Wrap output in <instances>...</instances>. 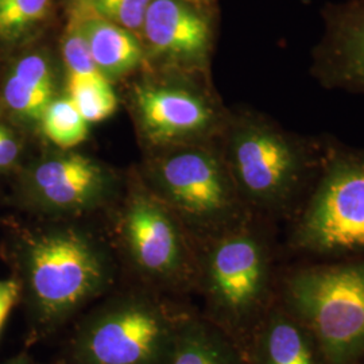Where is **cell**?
<instances>
[{"mask_svg": "<svg viewBox=\"0 0 364 364\" xmlns=\"http://www.w3.org/2000/svg\"><path fill=\"white\" fill-rule=\"evenodd\" d=\"M30 338H50L117 287L105 248L72 225L26 231L15 247Z\"/></svg>", "mask_w": 364, "mask_h": 364, "instance_id": "cell-1", "label": "cell"}, {"mask_svg": "<svg viewBox=\"0 0 364 364\" xmlns=\"http://www.w3.org/2000/svg\"><path fill=\"white\" fill-rule=\"evenodd\" d=\"M221 135L224 161L251 212L290 220L321 169L326 135L287 130L257 114L228 117Z\"/></svg>", "mask_w": 364, "mask_h": 364, "instance_id": "cell-2", "label": "cell"}, {"mask_svg": "<svg viewBox=\"0 0 364 364\" xmlns=\"http://www.w3.org/2000/svg\"><path fill=\"white\" fill-rule=\"evenodd\" d=\"M252 213L224 234L203 242L197 252L196 290L203 316L245 352L277 299L275 242L269 223Z\"/></svg>", "mask_w": 364, "mask_h": 364, "instance_id": "cell-3", "label": "cell"}, {"mask_svg": "<svg viewBox=\"0 0 364 364\" xmlns=\"http://www.w3.org/2000/svg\"><path fill=\"white\" fill-rule=\"evenodd\" d=\"M191 312L141 284L117 287L78 317L65 364H166Z\"/></svg>", "mask_w": 364, "mask_h": 364, "instance_id": "cell-4", "label": "cell"}, {"mask_svg": "<svg viewBox=\"0 0 364 364\" xmlns=\"http://www.w3.org/2000/svg\"><path fill=\"white\" fill-rule=\"evenodd\" d=\"M287 251L313 259L364 255V147L326 135L321 169L287 221Z\"/></svg>", "mask_w": 364, "mask_h": 364, "instance_id": "cell-5", "label": "cell"}, {"mask_svg": "<svg viewBox=\"0 0 364 364\" xmlns=\"http://www.w3.org/2000/svg\"><path fill=\"white\" fill-rule=\"evenodd\" d=\"M278 301L312 332L328 364L364 360V255L287 272Z\"/></svg>", "mask_w": 364, "mask_h": 364, "instance_id": "cell-6", "label": "cell"}, {"mask_svg": "<svg viewBox=\"0 0 364 364\" xmlns=\"http://www.w3.org/2000/svg\"><path fill=\"white\" fill-rule=\"evenodd\" d=\"M158 180L165 205L201 243L254 213L239 193L221 150L208 142L170 156Z\"/></svg>", "mask_w": 364, "mask_h": 364, "instance_id": "cell-7", "label": "cell"}, {"mask_svg": "<svg viewBox=\"0 0 364 364\" xmlns=\"http://www.w3.org/2000/svg\"><path fill=\"white\" fill-rule=\"evenodd\" d=\"M180 219L150 196H134L120 234L138 284L168 296L196 290L197 252L186 243Z\"/></svg>", "mask_w": 364, "mask_h": 364, "instance_id": "cell-8", "label": "cell"}, {"mask_svg": "<svg viewBox=\"0 0 364 364\" xmlns=\"http://www.w3.org/2000/svg\"><path fill=\"white\" fill-rule=\"evenodd\" d=\"M141 123L154 142L207 144L221 135L228 115L197 87H141L135 92Z\"/></svg>", "mask_w": 364, "mask_h": 364, "instance_id": "cell-9", "label": "cell"}, {"mask_svg": "<svg viewBox=\"0 0 364 364\" xmlns=\"http://www.w3.org/2000/svg\"><path fill=\"white\" fill-rule=\"evenodd\" d=\"M309 75L323 88L364 95V0L328 1Z\"/></svg>", "mask_w": 364, "mask_h": 364, "instance_id": "cell-10", "label": "cell"}, {"mask_svg": "<svg viewBox=\"0 0 364 364\" xmlns=\"http://www.w3.org/2000/svg\"><path fill=\"white\" fill-rule=\"evenodd\" d=\"M216 16V7L188 0H151L142 38L153 54L203 72L213 49Z\"/></svg>", "mask_w": 364, "mask_h": 364, "instance_id": "cell-11", "label": "cell"}, {"mask_svg": "<svg viewBox=\"0 0 364 364\" xmlns=\"http://www.w3.org/2000/svg\"><path fill=\"white\" fill-rule=\"evenodd\" d=\"M107 191L103 170L78 154L50 158L31 170L28 200L49 213H82L96 207Z\"/></svg>", "mask_w": 364, "mask_h": 364, "instance_id": "cell-12", "label": "cell"}, {"mask_svg": "<svg viewBox=\"0 0 364 364\" xmlns=\"http://www.w3.org/2000/svg\"><path fill=\"white\" fill-rule=\"evenodd\" d=\"M246 358L248 364H328L312 332L278 299L255 329Z\"/></svg>", "mask_w": 364, "mask_h": 364, "instance_id": "cell-13", "label": "cell"}, {"mask_svg": "<svg viewBox=\"0 0 364 364\" xmlns=\"http://www.w3.org/2000/svg\"><path fill=\"white\" fill-rule=\"evenodd\" d=\"M166 364H248L232 338L203 314L191 312Z\"/></svg>", "mask_w": 364, "mask_h": 364, "instance_id": "cell-14", "label": "cell"}, {"mask_svg": "<svg viewBox=\"0 0 364 364\" xmlns=\"http://www.w3.org/2000/svg\"><path fill=\"white\" fill-rule=\"evenodd\" d=\"M52 69L45 55L28 53L13 66L3 87L6 107L21 119L41 120L52 103Z\"/></svg>", "mask_w": 364, "mask_h": 364, "instance_id": "cell-15", "label": "cell"}, {"mask_svg": "<svg viewBox=\"0 0 364 364\" xmlns=\"http://www.w3.org/2000/svg\"><path fill=\"white\" fill-rule=\"evenodd\" d=\"M77 14L95 64L107 76H120L138 65L144 57L139 38L123 27L97 16Z\"/></svg>", "mask_w": 364, "mask_h": 364, "instance_id": "cell-16", "label": "cell"}, {"mask_svg": "<svg viewBox=\"0 0 364 364\" xmlns=\"http://www.w3.org/2000/svg\"><path fill=\"white\" fill-rule=\"evenodd\" d=\"M53 7V0H0V41L26 42L49 22Z\"/></svg>", "mask_w": 364, "mask_h": 364, "instance_id": "cell-17", "label": "cell"}, {"mask_svg": "<svg viewBox=\"0 0 364 364\" xmlns=\"http://www.w3.org/2000/svg\"><path fill=\"white\" fill-rule=\"evenodd\" d=\"M68 92L69 99L88 123L103 122L117 111V95L105 76H68Z\"/></svg>", "mask_w": 364, "mask_h": 364, "instance_id": "cell-18", "label": "cell"}, {"mask_svg": "<svg viewBox=\"0 0 364 364\" xmlns=\"http://www.w3.org/2000/svg\"><path fill=\"white\" fill-rule=\"evenodd\" d=\"M42 130L53 144L70 149L82 144L88 136V122L81 117L69 97L53 99L41 117Z\"/></svg>", "mask_w": 364, "mask_h": 364, "instance_id": "cell-19", "label": "cell"}, {"mask_svg": "<svg viewBox=\"0 0 364 364\" xmlns=\"http://www.w3.org/2000/svg\"><path fill=\"white\" fill-rule=\"evenodd\" d=\"M151 0H80L70 11L97 16L142 38L144 18Z\"/></svg>", "mask_w": 364, "mask_h": 364, "instance_id": "cell-20", "label": "cell"}, {"mask_svg": "<svg viewBox=\"0 0 364 364\" xmlns=\"http://www.w3.org/2000/svg\"><path fill=\"white\" fill-rule=\"evenodd\" d=\"M63 57H64V63L68 70V76H77V77L105 76L93 61L77 14L70 13L69 16V22L63 38Z\"/></svg>", "mask_w": 364, "mask_h": 364, "instance_id": "cell-21", "label": "cell"}, {"mask_svg": "<svg viewBox=\"0 0 364 364\" xmlns=\"http://www.w3.org/2000/svg\"><path fill=\"white\" fill-rule=\"evenodd\" d=\"M21 302V287L16 278L0 279V333L10 313Z\"/></svg>", "mask_w": 364, "mask_h": 364, "instance_id": "cell-22", "label": "cell"}, {"mask_svg": "<svg viewBox=\"0 0 364 364\" xmlns=\"http://www.w3.org/2000/svg\"><path fill=\"white\" fill-rule=\"evenodd\" d=\"M21 151L15 135L0 123V170L9 169L16 162Z\"/></svg>", "mask_w": 364, "mask_h": 364, "instance_id": "cell-23", "label": "cell"}, {"mask_svg": "<svg viewBox=\"0 0 364 364\" xmlns=\"http://www.w3.org/2000/svg\"><path fill=\"white\" fill-rule=\"evenodd\" d=\"M0 364H38L36 363L26 353H22V355H18V356H15V358H11V359H9L7 362H3V363Z\"/></svg>", "mask_w": 364, "mask_h": 364, "instance_id": "cell-24", "label": "cell"}, {"mask_svg": "<svg viewBox=\"0 0 364 364\" xmlns=\"http://www.w3.org/2000/svg\"><path fill=\"white\" fill-rule=\"evenodd\" d=\"M198 6H207V7H216V0H188Z\"/></svg>", "mask_w": 364, "mask_h": 364, "instance_id": "cell-25", "label": "cell"}, {"mask_svg": "<svg viewBox=\"0 0 364 364\" xmlns=\"http://www.w3.org/2000/svg\"><path fill=\"white\" fill-rule=\"evenodd\" d=\"M77 1H80V0H69V3H70V6H72V4H75V3H77Z\"/></svg>", "mask_w": 364, "mask_h": 364, "instance_id": "cell-26", "label": "cell"}]
</instances>
